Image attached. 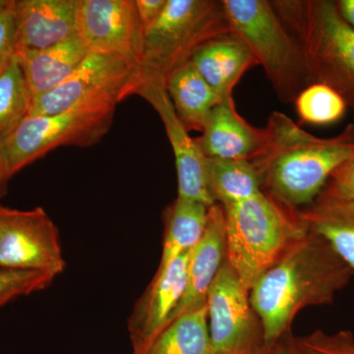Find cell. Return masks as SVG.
Segmentation results:
<instances>
[{"mask_svg": "<svg viewBox=\"0 0 354 354\" xmlns=\"http://www.w3.org/2000/svg\"><path fill=\"white\" fill-rule=\"evenodd\" d=\"M353 276L329 243L308 230L249 291L267 346L291 330L302 310L332 304Z\"/></svg>", "mask_w": 354, "mask_h": 354, "instance_id": "6da1fadb", "label": "cell"}, {"mask_svg": "<svg viewBox=\"0 0 354 354\" xmlns=\"http://www.w3.org/2000/svg\"><path fill=\"white\" fill-rule=\"evenodd\" d=\"M265 130L264 148L250 162L263 192L295 211L313 204L335 169L354 155L353 124L337 136L319 138L274 111Z\"/></svg>", "mask_w": 354, "mask_h": 354, "instance_id": "7a4b0ae2", "label": "cell"}, {"mask_svg": "<svg viewBox=\"0 0 354 354\" xmlns=\"http://www.w3.org/2000/svg\"><path fill=\"white\" fill-rule=\"evenodd\" d=\"M274 10L297 39L312 83L334 88L354 111V29L330 0H276Z\"/></svg>", "mask_w": 354, "mask_h": 354, "instance_id": "3957f363", "label": "cell"}, {"mask_svg": "<svg viewBox=\"0 0 354 354\" xmlns=\"http://www.w3.org/2000/svg\"><path fill=\"white\" fill-rule=\"evenodd\" d=\"M223 209L227 261L249 291L308 232L299 211L283 206L263 191Z\"/></svg>", "mask_w": 354, "mask_h": 354, "instance_id": "277c9868", "label": "cell"}, {"mask_svg": "<svg viewBox=\"0 0 354 354\" xmlns=\"http://www.w3.org/2000/svg\"><path fill=\"white\" fill-rule=\"evenodd\" d=\"M230 32L223 0H167L164 12L145 34L141 86H165L172 72L190 62L202 44Z\"/></svg>", "mask_w": 354, "mask_h": 354, "instance_id": "5b68a950", "label": "cell"}, {"mask_svg": "<svg viewBox=\"0 0 354 354\" xmlns=\"http://www.w3.org/2000/svg\"><path fill=\"white\" fill-rule=\"evenodd\" d=\"M232 32L262 65L279 101L295 102L313 84L297 39L267 0H223Z\"/></svg>", "mask_w": 354, "mask_h": 354, "instance_id": "8992f818", "label": "cell"}, {"mask_svg": "<svg viewBox=\"0 0 354 354\" xmlns=\"http://www.w3.org/2000/svg\"><path fill=\"white\" fill-rule=\"evenodd\" d=\"M115 104H90L53 115L27 116L0 141V153L9 177L58 147H88L109 132Z\"/></svg>", "mask_w": 354, "mask_h": 354, "instance_id": "52a82bcc", "label": "cell"}, {"mask_svg": "<svg viewBox=\"0 0 354 354\" xmlns=\"http://www.w3.org/2000/svg\"><path fill=\"white\" fill-rule=\"evenodd\" d=\"M141 86L138 65L104 53H90L57 87L32 99L29 116L53 115L90 104L118 106L137 94Z\"/></svg>", "mask_w": 354, "mask_h": 354, "instance_id": "ba28073f", "label": "cell"}, {"mask_svg": "<svg viewBox=\"0 0 354 354\" xmlns=\"http://www.w3.org/2000/svg\"><path fill=\"white\" fill-rule=\"evenodd\" d=\"M209 339L215 354H263L264 328L249 290L227 259L207 297Z\"/></svg>", "mask_w": 354, "mask_h": 354, "instance_id": "9c48e42d", "label": "cell"}, {"mask_svg": "<svg viewBox=\"0 0 354 354\" xmlns=\"http://www.w3.org/2000/svg\"><path fill=\"white\" fill-rule=\"evenodd\" d=\"M0 267L53 278L64 272L59 232L43 208L18 209L0 204Z\"/></svg>", "mask_w": 354, "mask_h": 354, "instance_id": "30bf717a", "label": "cell"}, {"mask_svg": "<svg viewBox=\"0 0 354 354\" xmlns=\"http://www.w3.org/2000/svg\"><path fill=\"white\" fill-rule=\"evenodd\" d=\"M78 36L91 53L141 64L145 32L135 0H79Z\"/></svg>", "mask_w": 354, "mask_h": 354, "instance_id": "8fae6325", "label": "cell"}, {"mask_svg": "<svg viewBox=\"0 0 354 354\" xmlns=\"http://www.w3.org/2000/svg\"><path fill=\"white\" fill-rule=\"evenodd\" d=\"M137 94L150 102L164 123L176 160L177 197L201 203L209 208L215 205L209 192L207 158L203 155L196 139L191 138L189 131L179 120L165 86L143 84Z\"/></svg>", "mask_w": 354, "mask_h": 354, "instance_id": "7c38bea8", "label": "cell"}, {"mask_svg": "<svg viewBox=\"0 0 354 354\" xmlns=\"http://www.w3.org/2000/svg\"><path fill=\"white\" fill-rule=\"evenodd\" d=\"M189 253V252H188ZM188 253L158 269L128 320L132 354H143L165 330L187 285Z\"/></svg>", "mask_w": 354, "mask_h": 354, "instance_id": "4fadbf2b", "label": "cell"}, {"mask_svg": "<svg viewBox=\"0 0 354 354\" xmlns=\"http://www.w3.org/2000/svg\"><path fill=\"white\" fill-rule=\"evenodd\" d=\"M78 8L79 0H14L17 53L77 36Z\"/></svg>", "mask_w": 354, "mask_h": 354, "instance_id": "5bb4252c", "label": "cell"}, {"mask_svg": "<svg viewBox=\"0 0 354 354\" xmlns=\"http://www.w3.org/2000/svg\"><path fill=\"white\" fill-rule=\"evenodd\" d=\"M225 259V209L221 205L215 204L209 207L208 221L202 239L188 253L185 292L171 314L167 327L183 314L207 304L209 288Z\"/></svg>", "mask_w": 354, "mask_h": 354, "instance_id": "9a60e30c", "label": "cell"}, {"mask_svg": "<svg viewBox=\"0 0 354 354\" xmlns=\"http://www.w3.org/2000/svg\"><path fill=\"white\" fill-rule=\"evenodd\" d=\"M267 140L265 128H256L239 113L232 95L223 97L209 113L202 136L196 139L203 155L211 160H251Z\"/></svg>", "mask_w": 354, "mask_h": 354, "instance_id": "2e32d148", "label": "cell"}, {"mask_svg": "<svg viewBox=\"0 0 354 354\" xmlns=\"http://www.w3.org/2000/svg\"><path fill=\"white\" fill-rule=\"evenodd\" d=\"M190 62L221 99L232 95L241 77L259 65L248 46L234 32L202 44Z\"/></svg>", "mask_w": 354, "mask_h": 354, "instance_id": "e0dca14e", "label": "cell"}, {"mask_svg": "<svg viewBox=\"0 0 354 354\" xmlns=\"http://www.w3.org/2000/svg\"><path fill=\"white\" fill-rule=\"evenodd\" d=\"M90 53L77 35L44 50L17 53L32 97L57 87L73 73Z\"/></svg>", "mask_w": 354, "mask_h": 354, "instance_id": "ac0fdd59", "label": "cell"}, {"mask_svg": "<svg viewBox=\"0 0 354 354\" xmlns=\"http://www.w3.org/2000/svg\"><path fill=\"white\" fill-rule=\"evenodd\" d=\"M165 88L179 120L188 131L202 132L209 113L221 101L191 62L172 72Z\"/></svg>", "mask_w": 354, "mask_h": 354, "instance_id": "d6986e66", "label": "cell"}, {"mask_svg": "<svg viewBox=\"0 0 354 354\" xmlns=\"http://www.w3.org/2000/svg\"><path fill=\"white\" fill-rule=\"evenodd\" d=\"M299 215L310 232L327 241L354 272V202L318 197Z\"/></svg>", "mask_w": 354, "mask_h": 354, "instance_id": "ffe728a7", "label": "cell"}, {"mask_svg": "<svg viewBox=\"0 0 354 354\" xmlns=\"http://www.w3.org/2000/svg\"><path fill=\"white\" fill-rule=\"evenodd\" d=\"M209 207L177 197L167 209L162 256L158 269L189 252L204 234Z\"/></svg>", "mask_w": 354, "mask_h": 354, "instance_id": "44dd1931", "label": "cell"}, {"mask_svg": "<svg viewBox=\"0 0 354 354\" xmlns=\"http://www.w3.org/2000/svg\"><path fill=\"white\" fill-rule=\"evenodd\" d=\"M143 354H215L207 304L172 321Z\"/></svg>", "mask_w": 354, "mask_h": 354, "instance_id": "7402d4cb", "label": "cell"}, {"mask_svg": "<svg viewBox=\"0 0 354 354\" xmlns=\"http://www.w3.org/2000/svg\"><path fill=\"white\" fill-rule=\"evenodd\" d=\"M209 192L223 207L250 199L262 192L259 174L250 160L207 158Z\"/></svg>", "mask_w": 354, "mask_h": 354, "instance_id": "603a6c76", "label": "cell"}, {"mask_svg": "<svg viewBox=\"0 0 354 354\" xmlns=\"http://www.w3.org/2000/svg\"><path fill=\"white\" fill-rule=\"evenodd\" d=\"M32 95L16 57L0 71V141L29 116Z\"/></svg>", "mask_w": 354, "mask_h": 354, "instance_id": "cb8c5ba5", "label": "cell"}, {"mask_svg": "<svg viewBox=\"0 0 354 354\" xmlns=\"http://www.w3.org/2000/svg\"><path fill=\"white\" fill-rule=\"evenodd\" d=\"M300 120L314 125L332 124L346 113L344 97L325 84L313 83L305 88L295 102Z\"/></svg>", "mask_w": 354, "mask_h": 354, "instance_id": "d4e9b609", "label": "cell"}, {"mask_svg": "<svg viewBox=\"0 0 354 354\" xmlns=\"http://www.w3.org/2000/svg\"><path fill=\"white\" fill-rule=\"evenodd\" d=\"M55 278L38 272L18 271L0 267V298L25 297L46 290Z\"/></svg>", "mask_w": 354, "mask_h": 354, "instance_id": "484cf974", "label": "cell"}, {"mask_svg": "<svg viewBox=\"0 0 354 354\" xmlns=\"http://www.w3.org/2000/svg\"><path fill=\"white\" fill-rule=\"evenodd\" d=\"M17 57L14 0H4L0 6V71Z\"/></svg>", "mask_w": 354, "mask_h": 354, "instance_id": "4316f807", "label": "cell"}, {"mask_svg": "<svg viewBox=\"0 0 354 354\" xmlns=\"http://www.w3.org/2000/svg\"><path fill=\"white\" fill-rule=\"evenodd\" d=\"M318 197L354 202V155L335 169Z\"/></svg>", "mask_w": 354, "mask_h": 354, "instance_id": "83f0119b", "label": "cell"}, {"mask_svg": "<svg viewBox=\"0 0 354 354\" xmlns=\"http://www.w3.org/2000/svg\"><path fill=\"white\" fill-rule=\"evenodd\" d=\"M167 3V0H135L140 24L145 34L164 12Z\"/></svg>", "mask_w": 354, "mask_h": 354, "instance_id": "f1b7e54d", "label": "cell"}, {"mask_svg": "<svg viewBox=\"0 0 354 354\" xmlns=\"http://www.w3.org/2000/svg\"><path fill=\"white\" fill-rule=\"evenodd\" d=\"M300 346L307 354H341L328 344L323 330H318L305 337H298Z\"/></svg>", "mask_w": 354, "mask_h": 354, "instance_id": "f546056e", "label": "cell"}, {"mask_svg": "<svg viewBox=\"0 0 354 354\" xmlns=\"http://www.w3.org/2000/svg\"><path fill=\"white\" fill-rule=\"evenodd\" d=\"M263 354H307L300 346L298 337H295L292 330H288L283 337L271 346H267Z\"/></svg>", "mask_w": 354, "mask_h": 354, "instance_id": "4dcf8cb0", "label": "cell"}, {"mask_svg": "<svg viewBox=\"0 0 354 354\" xmlns=\"http://www.w3.org/2000/svg\"><path fill=\"white\" fill-rule=\"evenodd\" d=\"M328 344L341 354H354V335L349 330H339L335 334L324 332Z\"/></svg>", "mask_w": 354, "mask_h": 354, "instance_id": "1f68e13d", "label": "cell"}, {"mask_svg": "<svg viewBox=\"0 0 354 354\" xmlns=\"http://www.w3.org/2000/svg\"><path fill=\"white\" fill-rule=\"evenodd\" d=\"M335 6L342 19L354 29V0H337Z\"/></svg>", "mask_w": 354, "mask_h": 354, "instance_id": "d6a6232c", "label": "cell"}, {"mask_svg": "<svg viewBox=\"0 0 354 354\" xmlns=\"http://www.w3.org/2000/svg\"><path fill=\"white\" fill-rule=\"evenodd\" d=\"M10 179L8 174H7L6 167H4L1 153H0V199L6 196L7 190H8V183Z\"/></svg>", "mask_w": 354, "mask_h": 354, "instance_id": "836d02e7", "label": "cell"}, {"mask_svg": "<svg viewBox=\"0 0 354 354\" xmlns=\"http://www.w3.org/2000/svg\"><path fill=\"white\" fill-rule=\"evenodd\" d=\"M12 298L6 297V298H0V308L3 307L4 305L8 304L9 302L12 301Z\"/></svg>", "mask_w": 354, "mask_h": 354, "instance_id": "e575fe53", "label": "cell"}, {"mask_svg": "<svg viewBox=\"0 0 354 354\" xmlns=\"http://www.w3.org/2000/svg\"><path fill=\"white\" fill-rule=\"evenodd\" d=\"M3 2H4V0H0V6H1L2 4H3Z\"/></svg>", "mask_w": 354, "mask_h": 354, "instance_id": "d590c367", "label": "cell"}, {"mask_svg": "<svg viewBox=\"0 0 354 354\" xmlns=\"http://www.w3.org/2000/svg\"><path fill=\"white\" fill-rule=\"evenodd\" d=\"M353 124L354 125V123H353Z\"/></svg>", "mask_w": 354, "mask_h": 354, "instance_id": "8d00e7d4", "label": "cell"}]
</instances>
